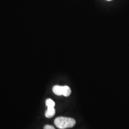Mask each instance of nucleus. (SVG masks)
<instances>
[{
    "label": "nucleus",
    "instance_id": "nucleus-1",
    "mask_svg": "<svg viewBox=\"0 0 129 129\" xmlns=\"http://www.w3.org/2000/svg\"><path fill=\"white\" fill-rule=\"evenodd\" d=\"M76 124L74 118L64 117H59L54 120V124L58 128L65 129L73 127Z\"/></svg>",
    "mask_w": 129,
    "mask_h": 129
},
{
    "label": "nucleus",
    "instance_id": "nucleus-6",
    "mask_svg": "<svg viewBox=\"0 0 129 129\" xmlns=\"http://www.w3.org/2000/svg\"><path fill=\"white\" fill-rule=\"evenodd\" d=\"M107 1H111V0H107Z\"/></svg>",
    "mask_w": 129,
    "mask_h": 129
},
{
    "label": "nucleus",
    "instance_id": "nucleus-5",
    "mask_svg": "<svg viewBox=\"0 0 129 129\" xmlns=\"http://www.w3.org/2000/svg\"><path fill=\"white\" fill-rule=\"evenodd\" d=\"M44 129H55L54 127L50 125H46L44 127Z\"/></svg>",
    "mask_w": 129,
    "mask_h": 129
},
{
    "label": "nucleus",
    "instance_id": "nucleus-4",
    "mask_svg": "<svg viewBox=\"0 0 129 129\" xmlns=\"http://www.w3.org/2000/svg\"><path fill=\"white\" fill-rule=\"evenodd\" d=\"M46 104L47 106H52V107H54L55 106V103L51 99H47L46 101Z\"/></svg>",
    "mask_w": 129,
    "mask_h": 129
},
{
    "label": "nucleus",
    "instance_id": "nucleus-2",
    "mask_svg": "<svg viewBox=\"0 0 129 129\" xmlns=\"http://www.w3.org/2000/svg\"><path fill=\"white\" fill-rule=\"evenodd\" d=\"M53 91L57 96H63L68 97L71 94V89L67 85L60 86V85H54L53 87Z\"/></svg>",
    "mask_w": 129,
    "mask_h": 129
},
{
    "label": "nucleus",
    "instance_id": "nucleus-3",
    "mask_svg": "<svg viewBox=\"0 0 129 129\" xmlns=\"http://www.w3.org/2000/svg\"><path fill=\"white\" fill-rule=\"evenodd\" d=\"M56 113V110L54 109V107L52 106H48L47 109L45 112V116L48 118H50L54 115Z\"/></svg>",
    "mask_w": 129,
    "mask_h": 129
}]
</instances>
